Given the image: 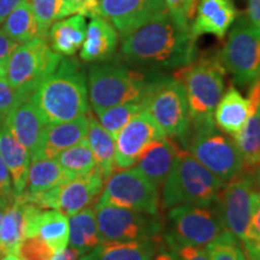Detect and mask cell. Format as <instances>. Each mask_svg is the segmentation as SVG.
Here are the masks:
<instances>
[{
	"label": "cell",
	"instance_id": "cell-41",
	"mask_svg": "<svg viewBox=\"0 0 260 260\" xmlns=\"http://www.w3.org/2000/svg\"><path fill=\"white\" fill-rule=\"evenodd\" d=\"M164 240V239H162ZM165 242V241H164ZM180 260H210L207 249L200 246L177 245V243L165 242Z\"/></svg>",
	"mask_w": 260,
	"mask_h": 260
},
{
	"label": "cell",
	"instance_id": "cell-52",
	"mask_svg": "<svg viewBox=\"0 0 260 260\" xmlns=\"http://www.w3.org/2000/svg\"><path fill=\"white\" fill-rule=\"evenodd\" d=\"M255 180H256V183L260 186V167L255 170Z\"/></svg>",
	"mask_w": 260,
	"mask_h": 260
},
{
	"label": "cell",
	"instance_id": "cell-47",
	"mask_svg": "<svg viewBox=\"0 0 260 260\" xmlns=\"http://www.w3.org/2000/svg\"><path fill=\"white\" fill-rule=\"evenodd\" d=\"M23 2L24 0H0V25L4 23L8 16Z\"/></svg>",
	"mask_w": 260,
	"mask_h": 260
},
{
	"label": "cell",
	"instance_id": "cell-33",
	"mask_svg": "<svg viewBox=\"0 0 260 260\" xmlns=\"http://www.w3.org/2000/svg\"><path fill=\"white\" fill-rule=\"evenodd\" d=\"M54 159L59 162L61 168L74 175L75 177L89 174L98 167L87 139L64 149L63 152L57 154Z\"/></svg>",
	"mask_w": 260,
	"mask_h": 260
},
{
	"label": "cell",
	"instance_id": "cell-30",
	"mask_svg": "<svg viewBox=\"0 0 260 260\" xmlns=\"http://www.w3.org/2000/svg\"><path fill=\"white\" fill-rule=\"evenodd\" d=\"M24 240L23 201L16 198L8 209L4 210L0 223V246L5 254L17 255L18 248Z\"/></svg>",
	"mask_w": 260,
	"mask_h": 260
},
{
	"label": "cell",
	"instance_id": "cell-18",
	"mask_svg": "<svg viewBox=\"0 0 260 260\" xmlns=\"http://www.w3.org/2000/svg\"><path fill=\"white\" fill-rule=\"evenodd\" d=\"M3 125L28 149L30 158L37 154L44 130L47 126L30 99L12 110Z\"/></svg>",
	"mask_w": 260,
	"mask_h": 260
},
{
	"label": "cell",
	"instance_id": "cell-23",
	"mask_svg": "<svg viewBox=\"0 0 260 260\" xmlns=\"http://www.w3.org/2000/svg\"><path fill=\"white\" fill-rule=\"evenodd\" d=\"M251 115V105L247 98L235 87H230L220 98L213 113L214 124L229 136H234L243 128Z\"/></svg>",
	"mask_w": 260,
	"mask_h": 260
},
{
	"label": "cell",
	"instance_id": "cell-44",
	"mask_svg": "<svg viewBox=\"0 0 260 260\" xmlns=\"http://www.w3.org/2000/svg\"><path fill=\"white\" fill-rule=\"evenodd\" d=\"M19 42L12 40L11 38L5 34L4 30L0 28V63H5L14 53V51L19 46Z\"/></svg>",
	"mask_w": 260,
	"mask_h": 260
},
{
	"label": "cell",
	"instance_id": "cell-17",
	"mask_svg": "<svg viewBox=\"0 0 260 260\" xmlns=\"http://www.w3.org/2000/svg\"><path fill=\"white\" fill-rule=\"evenodd\" d=\"M236 18L237 10L233 0H200L190 25L191 35L195 39L205 34L224 39Z\"/></svg>",
	"mask_w": 260,
	"mask_h": 260
},
{
	"label": "cell",
	"instance_id": "cell-35",
	"mask_svg": "<svg viewBox=\"0 0 260 260\" xmlns=\"http://www.w3.org/2000/svg\"><path fill=\"white\" fill-rule=\"evenodd\" d=\"M142 110H145L144 103H128L98 110L95 113L100 124L116 140L119 132Z\"/></svg>",
	"mask_w": 260,
	"mask_h": 260
},
{
	"label": "cell",
	"instance_id": "cell-53",
	"mask_svg": "<svg viewBox=\"0 0 260 260\" xmlns=\"http://www.w3.org/2000/svg\"><path fill=\"white\" fill-rule=\"evenodd\" d=\"M4 255H6L5 252H4V249H3L2 246H0V259H2Z\"/></svg>",
	"mask_w": 260,
	"mask_h": 260
},
{
	"label": "cell",
	"instance_id": "cell-24",
	"mask_svg": "<svg viewBox=\"0 0 260 260\" xmlns=\"http://www.w3.org/2000/svg\"><path fill=\"white\" fill-rule=\"evenodd\" d=\"M0 154L11 175L15 197H18L27 186L28 169L31 158L28 149L3 124L0 126Z\"/></svg>",
	"mask_w": 260,
	"mask_h": 260
},
{
	"label": "cell",
	"instance_id": "cell-5",
	"mask_svg": "<svg viewBox=\"0 0 260 260\" xmlns=\"http://www.w3.org/2000/svg\"><path fill=\"white\" fill-rule=\"evenodd\" d=\"M186 88L191 128L214 124L213 113L223 96L225 68L217 57L195 59L175 74Z\"/></svg>",
	"mask_w": 260,
	"mask_h": 260
},
{
	"label": "cell",
	"instance_id": "cell-8",
	"mask_svg": "<svg viewBox=\"0 0 260 260\" xmlns=\"http://www.w3.org/2000/svg\"><path fill=\"white\" fill-rule=\"evenodd\" d=\"M61 59L46 39H32L19 45L10 56L5 79L14 88L31 95L39 84L56 71Z\"/></svg>",
	"mask_w": 260,
	"mask_h": 260
},
{
	"label": "cell",
	"instance_id": "cell-6",
	"mask_svg": "<svg viewBox=\"0 0 260 260\" xmlns=\"http://www.w3.org/2000/svg\"><path fill=\"white\" fill-rule=\"evenodd\" d=\"M144 106L169 139L177 140L186 147L191 122L186 88L180 80L162 76L145 99Z\"/></svg>",
	"mask_w": 260,
	"mask_h": 260
},
{
	"label": "cell",
	"instance_id": "cell-22",
	"mask_svg": "<svg viewBox=\"0 0 260 260\" xmlns=\"http://www.w3.org/2000/svg\"><path fill=\"white\" fill-rule=\"evenodd\" d=\"M161 237L142 241H104L80 260H152Z\"/></svg>",
	"mask_w": 260,
	"mask_h": 260
},
{
	"label": "cell",
	"instance_id": "cell-29",
	"mask_svg": "<svg viewBox=\"0 0 260 260\" xmlns=\"http://www.w3.org/2000/svg\"><path fill=\"white\" fill-rule=\"evenodd\" d=\"M102 242L98 229L95 210L86 207L69 219V245L81 254L92 251Z\"/></svg>",
	"mask_w": 260,
	"mask_h": 260
},
{
	"label": "cell",
	"instance_id": "cell-39",
	"mask_svg": "<svg viewBox=\"0 0 260 260\" xmlns=\"http://www.w3.org/2000/svg\"><path fill=\"white\" fill-rule=\"evenodd\" d=\"M168 12L183 27H190L189 22L194 18L195 0H164Z\"/></svg>",
	"mask_w": 260,
	"mask_h": 260
},
{
	"label": "cell",
	"instance_id": "cell-19",
	"mask_svg": "<svg viewBox=\"0 0 260 260\" xmlns=\"http://www.w3.org/2000/svg\"><path fill=\"white\" fill-rule=\"evenodd\" d=\"M87 113L70 122L47 125L42 134L40 147L37 154L31 158V161L38 160V159L54 158L64 149L79 144L80 141L86 139L87 132H88Z\"/></svg>",
	"mask_w": 260,
	"mask_h": 260
},
{
	"label": "cell",
	"instance_id": "cell-2",
	"mask_svg": "<svg viewBox=\"0 0 260 260\" xmlns=\"http://www.w3.org/2000/svg\"><path fill=\"white\" fill-rule=\"evenodd\" d=\"M47 125L70 122L89 111L88 87L76 59H61L53 74L39 84L30 96Z\"/></svg>",
	"mask_w": 260,
	"mask_h": 260
},
{
	"label": "cell",
	"instance_id": "cell-37",
	"mask_svg": "<svg viewBox=\"0 0 260 260\" xmlns=\"http://www.w3.org/2000/svg\"><path fill=\"white\" fill-rule=\"evenodd\" d=\"M31 95L21 89H16L5 77H0V118L4 121L12 110L30 99Z\"/></svg>",
	"mask_w": 260,
	"mask_h": 260
},
{
	"label": "cell",
	"instance_id": "cell-13",
	"mask_svg": "<svg viewBox=\"0 0 260 260\" xmlns=\"http://www.w3.org/2000/svg\"><path fill=\"white\" fill-rule=\"evenodd\" d=\"M169 229L162 234L165 242L207 246L224 232L213 207L178 205L169 212Z\"/></svg>",
	"mask_w": 260,
	"mask_h": 260
},
{
	"label": "cell",
	"instance_id": "cell-28",
	"mask_svg": "<svg viewBox=\"0 0 260 260\" xmlns=\"http://www.w3.org/2000/svg\"><path fill=\"white\" fill-rule=\"evenodd\" d=\"M258 109H251L248 121L237 134L232 136L242 158L243 170L249 174L255 172L260 167V118Z\"/></svg>",
	"mask_w": 260,
	"mask_h": 260
},
{
	"label": "cell",
	"instance_id": "cell-51",
	"mask_svg": "<svg viewBox=\"0 0 260 260\" xmlns=\"http://www.w3.org/2000/svg\"><path fill=\"white\" fill-rule=\"evenodd\" d=\"M0 77H6V64L0 63Z\"/></svg>",
	"mask_w": 260,
	"mask_h": 260
},
{
	"label": "cell",
	"instance_id": "cell-9",
	"mask_svg": "<svg viewBox=\"0 0 260 260\" xmlns=\"http://www.w3.org/2000/svg\"><path fill=\"white\" fill-rule=\"evenodd\" d=\"M220 61L239 86L260 80V28L246 16H240L230 28Z\"/></svg>",
	"mask_w": 260,
	"mask_h": 260
},
{
	"label": "cell",
	"instance_id": "cell-38",
	"mask_svg": "<svg viewBox=\"0 0 260 260\" xmlns=\"http://www.w3.org/2000/svg\"><path fill=\"white\" fill-rule=\"evenodd\" d=\"M53 255V249L38 235L25 237L17 253L22 260H51Z\"/></svg>",
	"mask_w": 260,
	"mask_h": 260
},
{
	"label": "cell",
	"instance_id": "cell-55",
	"mask_svg": "<svg viewBox=\"0 0 260 260\" xmlns=\"http://www.w3.org/2000/svg\"><path fill=\"white\" fill-rule=\"evenodd\" d=\"M258 113H259V118H260V104H259V109H258Z\"/></svg>",
	"mask_w": 260,
	"mask_h": 260
},
{
	"label": "cell",
	"instance_id": "cell-3",
	"mask_svg": "<svg viewBox=\"0 0 260 260\" xmlns=\"http://www.w3.org/2000/svg\"><path fill=\"white\" fill-rule=\"evenodd\" d=\"M159 73L144 74L121 63L94 64L88 70V98L94 111L128 103H144L161 79Z\"/></svg>",
	"mask_w": 260,
	"mask_h": 260
},
{
	"label": "cell",
	"instance_id": "cell-31",
	"mask_svg": "<svg viewBox=\"0 0 260 260\" xmlns=\"http://www.w3.org/2000/svg\"><path fill=\"white\" fill-rule=\"evenodd\" d=\"M37 235L54 253L63 251L69 245V219L57 210H42L37 223Z\"/></svg>",
	"mask_w": 260,
	"mask_h": 260
},
{
	"label": "cell",
	"instance_id": "cell-11",
	"mask_svg": "<svg viewBox=\"0 0 260 260\" xmlns=\"http://www.w3.org/2000/svg\"><path fill=\"white\" fill-rule=\"evenodd\" d=\"M94 210L102 242L157 240L164 234V222L159 213L138 212L115 206L94 207Z\"/></svg>",
	"mask_w": 260,
	"mask_h": 260
},
{
	"label": "cell",
	"instance_id": "cell-26",
	"mask_svg": "<svg viewBox=\"0 0 260 260\" xmlns=\"http://www.w3.org/2000/svg\"><path fill=\"white\" fill-rule=\"evenodd\" d=\"M75 178L74 175L60 167L54 158L38 159L29 165L27 186L23 193L35 194L67 183Z\"/></svg>",
	"mask_w": 260,
	"mask_h": 260
},
{
	"label": "cell",
	"instance_id": "cell-16",
	"mask_svg": "<svg viewBox=\"0 0 260 260\" xmlns=\"http://www.w3.org/2000/svg\"><path fill=\"white\" fill-rule=\"evenodd\" d=\"M104 184L105 177L98 167L89 174L77 176L67 183L60 184L57 187L56 210L67 217L74 216L99 198L104 189Z\"/></svg>",
	"mask_w": 260,
	"mask_h": 260
},
{
	"label": "cell",
	"instance_id": "cell-46",
	"mask_svg": "<svg viewBox=\"0 0 260 260\" xmlns=\"http://www.w3.org/2000/svg\"><path fill=\"white\" fill-rule=\"evenodd\" d=\"M152 260H180L177 258V255L171 251L170 248L167 246V243L164 242V240H161L158 243L157 251H155L153 258Z\"/></svg>",
	"mask_w": 260,
	"mask_h": 260
},
{
	"label": "cell",
	"instance_id": "cell-56",
	"mask_svg": "<svg viewBox=\"0 0 260 260\" xmlns=\"http://www.w3.org/2000/svg\"><path fill=\"white\" fill-rule=\"evenodd\" d=\"M3 122H4V121H3V119H2V118H0V126H2V124H3Z\"/></svg>",
	"mask_w": 260,
	"mask_h": 260
},
{
	"label": "cell",
	"instance_id": "cell-25",
	"mask_svg": "<svg viewBox=\"0 0 260 260\" xmlns=\"http://www.w3.org/2000/svg\"><path fill=\"white\" fill-rule=\"evenodd\" d=\"M86 16L76 14L54 22L48 30L52 50L60 56H74L86 39Z\"/></svg>",
	"mask_w": 260,
	"mask_h": 260
},
{
	"label": "cell",
	"instance_id": "cell-1",
	"mask_svg": "<svg viewBox=\"0 0 260 260\" xmlns=\"http://www.w3.org/2000/svg\"><path fill=\"white\" fill-rule=\"evenodd\" d=\"M195 39L190 27H183L168 10L130 32L122 42L126 63L149 71L181 69L197 59Z\"/></svg>",
	"mask_w": 260,
	"mask_h": 260
},
{
	"label": "cell",
	"instance_id": "cell-42",
	"mask_svg": "<svg viewBox=\"0 0 260 260\" xmlns=\"http://www.w3.org/2000/svg\"><path fill=\"white\" fill-rule=\"evenodd\" d=\"M247 242H255L260 245V190L255 194L251 224H249V240Z\"/></svg>",
	"mask_w": 260,
	"mask_h": 260
},
{
	"label": "cell",
	"instance_id": "cell-40",
	"mask_svg": "<svg viewBox=\"0 0 260 260\" xmlns=\"http://www.w3.org/2000/svg\"><path fill=\"white\" fill-rule=\"evenodd\" d=\"M16 199L14 184H12L11 175L8 167H6L4 159L0 154V210L5 209L14 203Z\"/></svg>",
	"mask_w": 260,
	"mask_h": 260
},
{
	"label": "cell",
	"instance_id": "cell-21",
	"mask_svg": "<svg viewBox=\"0 0 260 260\" xmlns=\"http://www.w3.org/2000/svg\"><path fill=\"white\" fill-rule=\"evenodd\" d=\"M119 34L105 18L96 16L87 25L86 39L80 57L84 61H105L110 59L118 46Z\"/></svg>",
	"mask_w": 260,
	"mask_h": 260
},
{
	"label": "cell",
	"instance_id": "cell-45",
	"mask_svg": "<svg viewBox=\"0 0 260 260\" xmlns=\"http://www.w3.org/2000/svg\"><path fill=\"white\" fill-rule=\"evenodd\" d=\"M246 17L253 25L260 28V0H248Z\"/></svg>",
	"mask_w": 260,
	"mask_h": 260
},
{
	"label": "cell",
	"instance_id": "cell-50",
	"mask_svg": "<svg viewBox=\"0 0 260 260\" xmlns=\"http://www.w3.org/2000/svg\"><path fill=\"white\" fill-rule=\"evenodd\" d=\"M0 260H22V259L19 258V256L15 255V254H6V255L3 256V258Z\"/></svg>",
	"mask_w": 260,
	"mask_h": 260
},
{
	"label": "cell",
	"instance_id": "cell-34",
	"mask_svg": "<svg viewBox=\"0 0 260 260\" xmlns=\"http://www.w3.org/2000/svg\"><path fill=\"white\" fill-rule=\"evenodd\" d=\"M35 19L45 39L48 38V30L54 22L76 15V11L65 0H28Z\"/></svg>",
	"mask_w": 260,
	"mask_h": 260
},
{
	"label": "cell",
	"instance_id": "cell-4",
	"mask_svg": "<svg viewBox=\"0 0 260 260\" xmlns=\"http://www.w3.org/2000/svg\"><path fill=\"white\" fill-rule=\"evenodd\" d=\"M225 183L207 170L189 151L178 148L170 174L161 190V205L165 209L178 205L213 207Z\"/></svg>",
	"mask_w": 260,
	"mask_h": 260
},
{
	"label": "cell",
	"instance_id": "cell-10",
	"mask_svg": "<svg viewBox=\"0 0 260 260\" xmlns=\"http://www.w3.org/2000/svg\"><path fill=\"white\" fill-rule=\"evenodd\" d=\"M115 206L138 212L159 213L160 197L158 187L136 168L111 174L98 199L95 207Z\"/></svg>",
	"mask_w": 260,
	"mask_h": 260
},
{
	"label": "cell",
	"instance_id": "cell-20",
	"mask_svg": "<svg viewBox=\"0 0 260 260\" xmlns=\"http://www.w3.org/2000/svg\"><path fill=\"white\" fill-rule=\"evenodd\" d=\"M178 147L171 139L155 140L140 155L136 161V169L152 183L160 187L174 167Z\"/></svg>",
	"mask_w": 260,
	"mask_h": 260
},
{
	"label": "cell",
	"instance_id": "cell-49",
	"mask_svg": "<svg viewBox=\"0 0 260 260\" xmlns=\"http://www.w3.org/2000/svg\"><path fill=\"white\" fill-rule=\"evenodd\" d=\"M82 255L81 253L77 251V249L75 248H65L63 251L58 252V253H54L53 258L51 260H77L80 258V256Z\"/></svg>",
	"mask_w": 260,
	"mask_h": 260
},
{
	"label": "cell",
	"instance_id": "cell-15",
	"mask_svg": "<svg viewBox=\"0 0 260 260\" xmlns=\"http://www.w3.org/2000/svg\"><path fill=\"white\" fill-rule=\"evenodd\" d=\"M162 138L168 136L152 116L146 110L140 111L117 135L116 168H132L148 145Z\"/></svg>",
	"mask_w": 260,
	"mask_h": 260
},
{
	"label": "cell",
	"instance_id": "cell-48",
	"mask_svg": "<svg viewBox=\"0 0 260 260\" xmlns=\"http://www.w3.org/2000/svg\"><path fill=\"white\" fill-rule=\"evenodd\" d=\"M245 249L246 260H260V245L255 242L242 243Z\"/></svg>",
	"mask_w": 260,
	"mask_h": 260
},
{
	"label": "cell",
	"instance_id": "cell-7",
	"mask_svg": "<svg viewBox=\"0 0 260 260\" xmlns=\"http://www.w3.org/2000/svg\"><path fill=\"white\" fill-rule=\"evenodd\" d=\"M186 147L200 164L224 183L245 172L233 138L226 136L216 124L191 128Z\"/></svg>",
	"mask_w": 260,
	"mask_h": 260
},
{
	"label": "cell",
	"instance_id": "cell-12",
	"mask_svg": "<svg viewBox=\"0 0 260 260\" xmlns=\"http://www.w3.org/2000/svg\"><path fill=\"white\" fill-rule=\"evenodd\" d=\"M256 191L253 174L242 172L224 186L213 206L223 229L235 235L242 243L249 240V224Z\"/></svg>",
	"mask_w": 260,
	"mask_h": 260
},
{
	"label": "cell",
	"instance_id": "cell-32",
	"mask_svg": "<svg viewBox=\"0 0 260 260\" xmlns=\"http://www.w3.org/2000/svg\"><path fill=\"white\" fill-rule=\"evenodd\" d=\"M3 30L12 40L23 44L32 39H45L28 0H24L8 16Z\"/></svg>",
	"mask_w": 260,
	"mask_h": 260
},
{
	"label": "cell",
	"instance_id": "cell-27",
	"mask_svg": "<svg viewBox=\"0 0 260 260\" xmlns=\"http://www.w3.org/2000/svg\"><path fill=\"white\" fill-rule=\"evenodd\" d=\"M88 132L87 141L95 158L98 168L103 172L105 181L116 169V140L88 111Z\"/></svg>",
	"mask_w": 260,
	"mask_h": 260
},
{
	"label": "cell",
	"instance_id": "cell-43",
	"mask_svg": "<svg viewBox=\"0 0 260 260\" xmlns=\"http://www.w3.org/2000/svg\"><path fill=\"white\" fill-rule=\"evenodd\" d=\"M76 11L86 17H96L98 16V0H65Z\"/></svg>",
	"mask_w": 260,
	"mask_h": 260
},
{
	"label": "cell",
	"instance_id": "cell-54",
	"mask_svg": "<svg viewBox=\"0 0 260 260\" xmlns=\"http://www.w3.org/2000/svg\"><path fill=\"white\" fill-rule=\"evenodd\" d=\"M3 213H4V211L0 210V223H2V219H3Z\"/></svg>",
	"mask_w": 260,
	"mask_h": 260
},
{
	"label": "cell",
	"instance_id": "cell-14",
	"mask_svg": "<svg viewBox=\"0 0 260 260\" xmlns=\"http://www.w3.org/2000/svg\"><path fill=\"white\" fill-rule=\"evenodd\" d=\"M164 11V0H98V16L109 21L122 38Z\"/></svg>",
	"mask_w": 260,
	"mask_h": 260
},
{
	"label": "cell",
	"instance_id": "cell-36",
	"mask_svg": "<svg viewBox=\"0 0 260 260\" xmlns=\"http://www.w3.org/2000/svg\"><path fill=\"white\" fill-rule=\"evenodd\" d=\"M210 260H246L242 242L232 233L224 232L206 246Z\"/></svg>",
	"mask_w": 260,
	"mask_h": 260
}]
</instances>
